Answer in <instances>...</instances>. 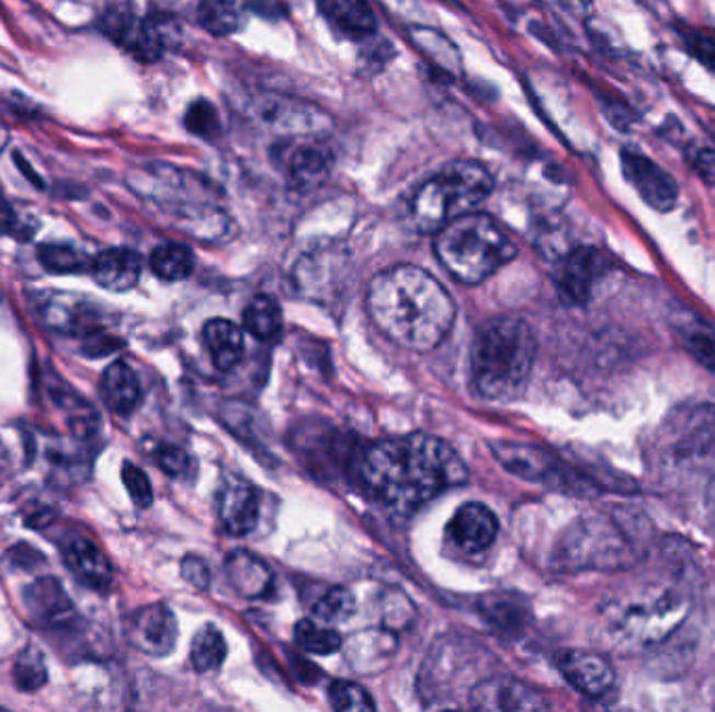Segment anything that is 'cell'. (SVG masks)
I'll list each match as a JSON object with an SVG mask.
<instances>
[{"label":"cell","mask_w":715,"mask_h":712,"mask_svg":"<svg viewBox=\"0 0 715 712\" xmlns=\"http://www.w3.org/2000/svg\"><path fill=\"white\" fill-rule=\"evenodd\" d=\"M358 476L391 513L412 514L440 493L467 483V467L446 441L415 433L366 447Z\"/></svg>","instance_id":"6da1fadb"},{"label":"cell","mask_w":715,"mask_h":712,"mask_svg":"<svg viewBox=\"0 0 715 712\" xmlns=\"http://www.w3.org/2000/svg\"><path fill=\"white\" fill-rule=\"evenodd\" d=\"M366 308L385 338L421 354L435 349L456 320V306L442 283L423 267L406 264L387 267L371 280Z\"/></svg>","instance_id":"7a4b0ae2"},{"label":"cell","mask_w":715,"mask_h":712,"mask_svg":"<svg viewBox=\"0 0 715 712\" xmlns=\"http://www.w3.org/2000/svg\"><path fill=\"white\" fill-rule=\"evenodd\" d=\"M537 341L532 326L514 315L484 322L470 345L473 387L484 400H519L534 370Z\"/></svg>","instance_id":"3957f363"},{"label":"cell","mask_w":715,"mask_h":712,"mask_svg":"<svg viewBox=\"0 0 715 712\" xmlns=\"http://www.w3.org/2000/svg\"><path fill=\"white\" fill-rule=\"evenodd\" d=\"M652 527L634 508L583 518L567 539L565 560L576 569L626 571L647 556Z\"/></svg>","instance_id":"277c9868"},{"label":"cell","mask_w":715,"mask_h":712,"mask_svg":"<svg viewBox=\"0 0 715 712\" xmlns=\"http://www.w3.org/2000/svg\"><path fill=\"white\" fill-rule=\"evenodd\" d=\"M433 251L458 283L479 285L513 262L517 245L486 214H465L435 232Z\"/></svg>","instance_id":"5b68a950"},{"label":"cell","mask_w":715,"mask_h":712,"mask_svg":"<svg viewBox=\"0 0 715 712\" xmlns=\"http://www.w3.org/2000/svg\"><path fill=\"white\" fill-rule=\"evenodd\" d=\"M492 188V174L481 161H452L412 195L408 220L419 232H438L458 216L475 211L477 205L490 197Z\"/></svg>","instance_id":"8992f818"},{"label":"cell","mask_w":715,"mask_h":712,"mask_svg":"<svg viewBox=\"0 0 715 712\" xmlns=\"http://www.w3.org/2000/svg\"><path fill=\"white\" fill-rule=\"evenodd\" d=\"M691 601L670 585H648L615 600L606 610L613 638L626 647H650L684 623Z\"/></svg>","instance_id":"52a82bcc"},{"label":"cell","mask_w":715,"mask_h":712,"mask_svg":"<svg viewBox=\"0 0 715 712\" xmlns=\"http://www.w3.org/2000/svg\"><path fill=\"white\" fill-rule=\"evenodd\" d=\"M128 644L147 656H168L179 640L174 612L166 604H149L138 608L126 627Z\"/></svg>","instance_id":"ba28073f"},{"label":"cell","mask_w":715,"mask_h":712,"mask_svg":"<svg viewBox=\"0 0 715 712\" xmlns=\"http://www.w3.org/2000/svg\"><path fill=\"white\" fill-rule=\"evenodd\" d=\"M557 668L565 681L586 698L599 700L615 688V670L594 652L563 650L557 654Z\"/></svg>","instance_id":"9c48e42d"},{"label":"cell","mask_w":715,"mask_h":712,"mask_svg":"<svg viewBox=\"0 0 715 712\" xmlns=\"http://www.w3.org/2000/svg\"><path fill=\"white\" fill-rule=\"evenodd\" d=\"M622 168L627 182L636 188L640 199L657 211H670L678 200V184L661 165L638 151L622 153Z\"/></svg>","instance_id":"30bf717a"},{"label":"cell","mask_w":715,"mask_h":712,"mask_svg":"<svg viewBox=\"0 0 715 712\" xmlns=\"http://www.w3.org/2000/svg\"><path fill=\"white\" fill-rule=\"evenodd\" d=\"M498 529V518L486 504L467 502L447 522L446 535L454 548H458L463 554L475 556L492 548Z\"/></svg>","instance_id":"8fae6325"},{"label":"cell","mask_w":715,"mask_h":712,"mask_svg":"<svg viewBox=\"0 0 715 712\" xmlns=\"http://www.w3.org/2000/svg\"><path fill=\"white\" fill-rule=\"evenodd\" d=\"M470 707L477 711H544L548 704L534 688L514 677H492L470 691Z\"/></svg>","instance_id":"7c38bea8"},{"label":"cell","mask_w":715,"mask_h":712,"mask_svg":"<svg viewBox=\"0 0 715 712\" xmlns=\"http://www.w3.org/2000/svg\"><path fill=\"white\" fill-rule=\"evenodd\" d=\"M218 516L224 531L232 537H246L258 527L260 495L246 479L228 476L218 491Z\"/></svg>","instance_id":"4fadbf2b"},{"label":"cell","mask_w":715,"mask_h":712,"mask_svg":"<svg viewBox=\"0 0 715 712\" xmlns=\"http://www.w3.org/2000/svg\"><path fill=\"white\" fill-rule=\"evenodd\" d=\"M606 260L603 253L594 246H580L576 251H571L563 266H560L559 274H557V287H559L560 295L569 301L581 306L592 297V290L597 287V283L603 278L606 272Z\"/></svg>","instance_id":"5bb4252c"},{"label":"cell","mask_w":715,"mask_h":712,"mask_svg":"<svg viewBox=\"0 0 715 712\" xmlns=\"http://www.w3.org/2000/svg\"><path fill=\"white\" fill-rule=\"evenodd\" d=\"M103 30L128 55L143 64H154L163 53V38L156 25L147 20H138L128 11H112L103 20Z\"/></svg>","instance_id":"9a60e30c"},{"label":"cell","mask_w":715,"mask_h":712,"mask_svg":"<svg viewBox=\"0 0 715 712\" xmlns=\"http://www.w3.org/2000/svg\"><path fill=\"white\" fill-rule=\"evenodd\" d=\"M496 456L502 460V464L511 468L517 474L521 476H530L532 481H546V483H555L560 485L563 490L581 491L586 490V481L581 483L580 479H574L567 470L551 460L544 451L537 449H527V447H514L513 444L504 446V451L500 447H493Z\"/></svg>","instance_id":"2e32d148"},{"label":"cell","mask_w":715,"mask_h":712,"mask_svg":"<svg viewBox=\"0 0 715 712\" xmlns=\"http://www.w3.org/2000/svg\"><path fill=\"white\" fill-rule=\"evenodd\" d=\"M673 433V449L684 460L715 458V407L701 405L689 410Z\"/></svg>","instance_id":"e0dca14e"},{"label":"cell","mask_w":715,"mask_h":712,"mask_svg":"<svg viewBox=\"0 0 715 712\" xmlns=\"http://www.w3.org/2000/svg\"><path fill=\"white\" fill-rule=\"evenodd\" d=\"M90 274L103 289L113 292L135 289L143 274V260L133 249H107L90 260Z\"/></svg>","instance_id":"ac0fdd59"},{"label":"cell","mask_w":715,"mask_h":712,"mask_svg":"<svg viewBox=\"0 0 715 712\" xmlns=\"http://www.w3.org/2000/svg\"><path fill=\"white\" fill-rule=\"evenodd\" d=\"M23 601L32 621L46 627L66 624L73 617V606L69 601L68 594L55 577L34 581L23 592Z\"/></svg>","instance_id":"d6986e66"},{"label":"cell","mask_w":715,"mask_h":712,"mask_svg":"<svg viewBox=\"0 0 715 712\" xmlns=\"http://www.w3.org/2000/svg\"><path fill=\"white\" fill-rule=\"evenodd\" d=\"M64 558L69 571L92 589H107L112 585L113 566L105 552L87 537H76L66 543Z\"/></svg>","instance_id":"ffe728a7"},{"label":"cell","mask_w":715,"mask_h":712,"mask_svg":"<svg viewBox=\"0 0 715 712\" xmlns=\"http://www.w3.org/2000/svg\"><path fill=\"white\" fill-rule=\"evenodd\" d=\"M320 11L348 38H366L377 30L375 11L366 0H320Z\"/></svg>","instance_id":"44dd1931"},{"label":"cell","mask_w":715,"mask_h":712,"mask_svg":"<svg viewBox=\"0 0 715 712\" xmlns=\"http://www.w3.org/2000/svg\"><path fill=\"white\" fill-rule=\"evenodd\" d=\"M203 338L209 349L212 361L218 370L228 372L235 366H239V361L243 359L246 338L235 322L224 320V318H214V320L205 322Z\"/></svg>","instance_id":"7402d4cb"},{"label":"cell","mask_w":715,"mask_h":712,"mask_svg":"<svg viewBox=\"0 0 715 712\" xmlns=\"http://www.w3.org/2000/svg\"><path fill=\"white\" fill-rule=\"evenodd\" d=\"M391 631H364L345 644V656L356 673H377L396 652Z\"/></svg>","instance_id":"603a6c76"},{"label":"cell","mask_w":715,"mask_h":712,"mask_svg":"<svg viewBox=\"0 0 715 712\" xmlns=\"http://www.w3.org/2000/svg\"><path fill=\"white\" fill-rule=\"evenodd\" d=\"M45 320L46 326L68 334H84L94 331L92 322L97 320L94 310H90L89 303L76 297L55 295L45 297L43 306L38 308Z\"/></svg>","instance_id":"cb8c5ba5"},{"label":"cell","mask_w":715,"mask_h":712,"mask_svg":"<svg viewBox=\"0 0 715 712\" xmlns=\"http://www.w3.org/2000/svg\"><path fill=\"white\" fill-rule=\"evenodd\" d=\"M103 400L112 407L115 414L128 416L133 414L140 403V382L136 379L135 370L126 361H113L101 380Z\"/></svg>","instance_id":"d4e9b609"},{"label":"cell","mask_w":715,"mask_h":712,"mask_svg":"<svg viewBox=\"0 0 715 712\" xmlns=\"http://www.w3.org/2000/svg\"><path fill=\"white\" fill-rule=\"evenodd\" d=\"M329 172H331V156L325 147L308 142V145H297L291 151L287 174L293 186L314 188L327 180Z\"/></svg>","instance_id":"484cf974"},{"label":"cell","mask_w":715,"mask_h":712,"mask_svg":"<svg viewBox=\"0 0 715 712\" xmlns=\"http://www.w3.org/2000/svg\"><path fill=\"white\" fill-rule=\"evenodd\" d=\"M226 573L243 598H262L272 585L269 569L249 552H235L226 560Z\"/></svg>","instance_id":"4316f807"},{"label":"cell","mask_w":715,"mask_h":712,"mask_svg":"<svg viewBox=\"0 0 715 712\" xmlns=\"http://www.w3.org/2000/svg\"><path fill=\"white\" fill-rule=\"evenodd\" d=\"M243 326L258 341L270 343L283 333V312L281 306L269 295H256L247 303L243 312Z\"/></svg>","instance_id":"83f0119b"},{"label":"cell","mask_w":715,"mask_h":712,"mask_svg":"<svg viewBox=\"0 0 715 712\" xmlns=\"http://www.w3.org/2000/svg\"><path fill=\"white\" fill-rule=\"evenodd\" d=\"M151 269L166 283H179L193 274L195 255L186 245L166 243L151 253Z\"/></svg>","instance_id":"f1b7e54d"},{"label":"cell","mask_w":715,"mask_h":712,"mask_svg":"<svg viewBox=\"0 0 715 712\" xmlns=\"http://www.w3.org/2000/svg\"><path fill=\"white\" fill-rule=\"evenodd\" d=\"M197 20L209 34L230 36L241 27L243 13L239 0H202L197 7Z\"/></svg>","instance_id":"f546056e"},{"label":"cell","mask_w":715,"mask_h":712,"mask_svg":"<svg viewBox=\"0 0 715 712\" xmlns=\"http://www.w3.org/2000/svg\"><path fill=\"white\" fill-rule=\"evenodd\" d=\"M258 117L262 122H266L274 128H287V130H314L320 122L313 119L310 110L302 107V105H291V101H283V99H270V101H262L258 105Z\"/></svg>","instance_id":"4dcf8cb0"},{"label":"cell","mask_w":715,"mask_h":712,"mask_svg":"<svg viewBox=\"0 0 715 712\" xmlns=\"http://www.w3.org/2000/svg\"><path fill=\"white\" fill-rule=\"evenodd\" d=\"M226 654V640L214 624H205L195 633L191 644V663L197 673H209L223 667Z\"/></svg>","instance_id":"1f68e13d"},{"label":"cell","mask_w":715,"mask_h":712,"mask_svg":"<svg viewBox=\"0 0 715 712\" xmlns=\"http://www.w3.org/2000/svg\"><path fill=\"white\" fill-rule=\"evenodd\" d=\"M481 610L490 623L502 627L504 631L521 629L530 617L525 601L517 596H507V594H496V596L486 598L481 601Z\"/></svg>","instance_id":"d6a6232c"},{"label":"cell","mask_w":715,"mask_h":712,"mask_svg":"<svg viewBox=\"0 0 715 712\" xmlns=\"http://www.w3.org/2000/svg\"><path fill=\"white\" fill-rule=\"evenodd\" d=\"M295 642L310 654L329 656L336 654L343 646L341 635L322 624L314 623L310 619H304L295 624Z\"/></svg>","instance_id":"836d02e7"},{"label":"cell","mask_w":715,"mask_h":712,"mask_svg":"<svg viewBox=\"0 0 715 712\" xmlns=\"http://www.w3.org/2000/svg\"><path fill=\"white\" fill-rule=\"evenodd\" d=\"M356 615V600L350 589L331 587L314 604V617L327 624L348 623Z\"/></svg>","instance_id":"e575fe53"},{"label":"cell","mask_w":715,"mask_h":712,"mask_svg":"<svg viewBox=\"0 0 715 712\" xmlns=\"http://www.w3.org/2000/svg\"><path fill=\"white\" fill-rule=\"evenodd\" d=\"M13 677L18 688L23 691H36L46 684V665L43 654L36 647H25L15 661Z\"/></svg>","instance_id":"d590c367"},{"label":"cell","mask_w":715,"mask_h":712,"mask_svg":"<svg viewBox=\"0 0 715 712\" xmlns=\"http://www.w3.org/2000/svg\"><path fill=\"white\" fill-rule=\"evenodd\" d=\"M41 264L55 274H71L90 267V262L73 246L69 245H43L38 249Z\"/></svg>","instance_id":"8d00e7d4"},{"label":"cell","mask_w":715,"mask_h":712,"mask_svg":"<svg viewBox=\"0 0 715 712\" xmlns=\"http://www.w3.org/2000/svg\"><path fill=\"white\" fill-rule=\"evenodd\" d=\"M329 700L336 711H375L377 704L371 693L352 681H336L329 690Z\"/></svg>","instance_id":"74e56055"},{"label":"cell","mask_w":715,"mask_h":712,"mask_svg":"<svg viewBox=\"0 0 715 712\" xmlns=\"http://www.w3.org/2000/svg\"><path fill=\"white\" fill-rule=\"evenodd\" d=\"M184 124H186L189 133H193L200 138H214L216 134L220 133V117L209 101L193 103L186 110Z\"/></svg>","instance_id":"f35d334b"},{"label":"cell","mask_w":715,"mask_h":712,"mask_svg":"<svg viewBox=\"0 0 715 712\" xmlns=\"http://www.w3.org/2000/svg\"><path fill=\"white\" fill-rule=\"evenodd\" d=\"M122 481L138 508H149L154 504V487L140 468L126 462L122 468Z\"/></svg>","instance_id":"ab89813d"},{"label":"cell","mask_w":715,"mask_h":712,"mask_svg":"<svg viewBox=\"0 0 715 712\" xmlns=\"http://www.w3.org/2000/svg\"><path fill=\"white\" fill-rule=\"evenodd\" d=\"M684 347L689 354L703 364L715 377V336L714 334L694 329V331H684Z\"/></svg>","instance_id":"60d3db41"},{"label":"cell","mask_w":715,"mask_h":712,"mask_svg":"<svg viewBox=\"0 0 715 712\" xmlns=\"http://www.w3.org/2000/svg\"><path fill=\"white\" fill-rule=\"evenodd\" d=\"M156 460L159 468L170 476H182L189 468V456L180 447H159L156 451Z\"/></svg>","instance_id":"b9f144b4"},{"label":"cell","mask_w":715,"mask_h":712,"mask_svg":"<svg viewBox=\"0 0 715 712\" xmlns=\"http://www.w3.org/2000/svg\"><path fill=\"white\" fill-rule=\"evenodd\" d=\"M182 577L191 585H195L197 589H207L209 581H212L209 569H207L205 560L200 556H186L182 560Z\"/></svg>","instance_id":"7bdbcfd3"},{"label":"cell","mask_w":715,"mask_h":712,"mask_svg":"<svg viewBox=\"0 0 715 712\" xmlns=\"http://www.w3.org/2000/svg\"><path fill=\"white\" fill-rule=\"evenodd\" d=\"M686 45L691 48L694 57L710 69L715 71V41H712L710 36H703L699 32H693V34H686L684 36Z\"/></svg>","instance_id":"ee69618b"},{"label":"cell","mask_w":715,"mask_h":712,"mask_svg":"<svg viewBox=\"0 0 715 712\" xmlns=\"http://www.w3.org/2000/svg\"><path fill=\"white\" fill-rule=\"evenodd\" d=\"M691 163H693L696 174L705 182L715 184V153L707 151V149H699L691 156Z\"/></svg>","instance_id":"f6af8a7d"}]
</instances>
